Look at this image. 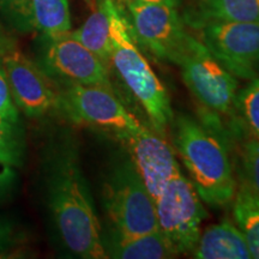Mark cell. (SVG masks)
<instances>
[{
	"instance_id": "1",
	"label": "cell",
	"mask_w": 259,
	"mask_h": 259,
	"mask_svg": "<svg viewBox=\"0 0 259 259\" xmlns=\"http://www.w3.org/2000/svg\"><path fill=\"white\" fill-rule=\"evenodd\" d=\"M45 197L58 239L70 255L105 259L102 227L80 166L78 149L70 138L48 149L44 163Z\"/></svg>"
},
{
	"instance_id": "2",
	"label": "cell",
	"mask_w": 259,
	"mask_h": 259,
	"mask_svg": "<svg viewBox=\"0 0 259 259\" xmlns=\"http://www.w3.org/2000/svg\"><path fill=\"white\" fill-rule=\"evenodd\" d=\"M205 119L198 121L189 115L173 118L174 148L200 198L209 205L223 208L234 198L238 180L227 131L216 116L205 115Z\"/></svg>"
},
{
	"instance_id": "3",
	"label": "cell",
	"mask_w": 259,
	"mask_h": 259,
	"mask_svg": "<svg viewBox=\"0 0 259 259\" xmlns=\"http://www.w3.org/2000/svg\"><path fill=\"white\" fill-rule=\"evenodd\" d=\"M111 40L109 64L144 109L155 131L164 136L174 118L169 95L147 58L136 46L131 25L115 2L111 11Z\"/></svg>"
},
{
	"instance_id": "4",
	"label": "cell",
	"mask_w": 259,
	"mask_h": 259,
	"mask_svg": "<svg viewBox=\"0 0 259 259\" xmlns=\"http://www.w3.org/2000/svg\"><path fill=\"white\" fill-rule=\"evenodd\" d=\"M102 202L111 227L119 232L139 235L158 231L153 197L128 156L107 176Z\"/></svg>"
},
{
	"instance_id": "5",
	"label": "cell",
	"mask_w": 259,
	"mask_h": 259,
	"mask_svg": "<svg viewBox=\"0 0 259 259\" xmlns=\"http://www.w3.org/2000/svg\"><path fill=\"white\" fill-rule=\"evenodd\" d=\"M157 225L179 254L191 253L206 218L203 199L189 178L178 171L154 199Z\"/></svg>"
},
{
	"instance_id": "6",
	"label": "cell",
	"mask_w": 259,
	"mask_h": 259,
	"mask_svg": "<svg viewBox=\"0 0 259 259\" xmlns=\"http://www.w3.org/2000/svg\"><path fill=\"white\" fill-rule=\"evenodd\" d=\"M178 66L187 89L206 114L219 119L234 114L238 79L209 53L202 42L192 37Z\"/></svg>"
},
{
	"instance_id": "7",
	"label": "cell",
	"mask_w": 259,
	"mask_h": 259,
	"mask_svg": "<svg viewBox=\"0 0 259 259\" xmlns=\"http://www.w3.org/2000/svg\"><path fill=\"white\" fill-rule=\"evenodd\" d=\"M131 19V29L139 44L158 60L178 65L192 35L185 29L177 8L125 0Z\"/></svg>"
},
{
	"instance_id": "8",
	"label": "cell",
	"mask_w": 259,
	"mask_h": 259,
	"mask_svg": "<svg viewBox=\"0 0 259 259\" xmlns=\"http://www.w3.org/2000/svg\"><path fill=\"white\" fill-rule=\"evenodd\" d=\"M59 107L71 119L114 136L138 131L143 124L116 97L113 89L97 85L63 83Z\"/></svg>"
},
{
	"instance_id": "9",
	"label": "cell",
	"mask_w": 259,
	"mask_h": 259,
	"mask_svg": "<svg viewBox=\"0 0 259 259\" xmlns=\"http://www.w3.org/2000/svg\"><path fill=\"white\" fill-rule=\"evenodd\" d=\"M0 65L12 99L30 118H40L59 107V94L37 63L29 59L11 38L0 35Z\"/></svg>"
},
{
	"instance_id": "10",
	"label": "cell",
	"mask_w": 259,
	"mask_h": 259,
	"mask_svg": "<svg viewBox=\"0 0 259 259\" xmlns=\"http://www.w3.org/2000/svg\"><path fill=\"white\" fill-rule=\"evenodd\" d=\"M37 65L50 79L112 89L107 64L70 34L45 36Z\"/></svg>"
},
{
	"instance_id": "11",
	"label": "cell",
	"mask_w": 259,
	"mask_h": 259,
	"mask_svg": "<svg viewBox=\"0 0 259 259\" xmlns=\"http://www.w3.org/2000/svg\"><path fill=\"white\" fill-rule=\"evenodd\" d=\"M199 41L236 78L259 72V22H222L199 29Z\"/></svg>"
},
{
	"instance_id": "12",
	"label": "cell",
	"mask_w": 259,
	"mask_h": 259,
	"mask_svg": "<svg viewBox=\"0 0 259 259\" xmlns=\"http://www.w3.org/2000/svg\"><path fill=\"white\" fill-rule=\"evenodd\" d=\"M144 185L153 199L160 194L168 181L180 171L176 151L162 135L143 126L138 131L119 135Z\"/></svg>"
},
{
	"instance_id": "13",
	"label": "cell",
	"mask_w": 259,
	"mask_h": 259,
	"mask_svg": "<svg viewBox=\"0 0 259 259\" xmlns=\"http://www.w3.org/2000/svg\"><path fill=\"white\" fill-rule=\"evenodd\" d=\"M102 245L107 258L114 259H168L178 253L158 231L147 234H125L109 227L102 231Z\"/></svg>"
},
{
	"instance_id": "14",
	"label": "cell",
	"mask_w": 259,
	"mask_h": 259,
	"mask_svg": "<svg viewBox=\"0 0 259 259\" xmlns=\"http://www.w3.org/2000/svg\"><path fill=\"white\" fill-rule=\"evenodd\" d=\"M181 17L197 30L222 22H259V0H191Z\"/></svg>"
},
{
	"instance_id": "15",
	"label": "cell",
	"mask_w": 259,
	"mask_h": 259,
	"mask_svg": "<svg viewBox=\"0 0 259 259\" xmlns=\"http://www.w3.org/2000/svg\"><path fill=\"white\" fill-rule=\"evenodd\" d=\"M191 254L198 259L252 258L240 229L228 219L202 231L198 242Z\"/></svg>"
},
{
	"instance_id": "16",
	"label": "cell",
	"mask_w": 259,
	"mask_h": 259,
	"mask_svg": "<svg viewBox=\"0 0 259 259\" xmlns=\"http://www.w3.org/2000/svg\"><path fill=\"white\" fill-rule=\"evenodd\" d=\"M114 0H97V8L80 28L70 35L106 64L112 53L111 11Z\"/></svg>"
},
{
	"instance_id": "17",
	"label": "cell",
	"mask_w": 259,
	"mask_h": 259,
	"mask_svg": "<svg viewBox=\"0 0 259 259\" xmlns=\"http://www.w3.org/2000/svg\"><path fill=\"white\" fill-rule=\"evenodd\" d=\"M228 138L234 139L240 168L239 176L259 200V136L246 127L240 119H235L227 128Z\"/></svg>"
},
{
	"instance_id": "18",
	"label": "cell",
	"mask_w": 259,
	"mask_h": 259,
	"mask_svg": "<svg viewBox=\"0 0 259 259\" xmlns=\"http://www.w3.org/2000/svg\"><path fill=\"white\" fill-rule=\"evenodd\" d=\"M232 200L235 225L247 242L252 258L259 259V200L239 178Z\"/></svg>"
},
{
	"instance_id": "19",
	"label": "cell",
	"mask_w": 259,
	"mask_h": 259,
	"mask_svg": "<svg viewBox=\"0 0 259 259\" xmlns=\"http://www.w3.org/2000/svg\"><path fill=\"white\" fill-rule=\"evenodd\" d=\"M31 23L47 37H58L71 32V17L67 0H30Z\"/></svg>"
},
{
	"instance_id": "20",
	"label": "cell",
	"mask_w": 259,
	"mask_h": 259,
	"mask_svg": "<svg viewBox=\"0 0 259 259\" xmlns=\"http://www.w3.org/2000/svg\"><path fill=\"white\" fill-rule=\"evenodd\" d=\"M25 141L18 121L0 118V158L14 167L23 163Z\"/></svg>"
},
{
	"instance_id": "21",
	"label": "cell",
	"mask_w": 259,
	"mask_h": 259,
	"mask_svg": "<svg viewBox=\"0 0 259 259\" xmlns=\"http://www.w3.org/2000/svg\"><path fill=\"white\" fill-rule=\"evenodd\" d=\"M235 113L246 127L259 136V72L236 94Z\"/></svg>"
},
{
	"instance_id": "22",
	"label": "cell",
	"mask_w": 259,
	"mask_h": 259,
	"mask_svg": "<svg viewBox=\"0 0 259 259\" xmlns=\"http://www.w3.org/2000/svg\"><path fill=\"white\" fill-rule=\"evenodd\" d=\"M0 118L18 121L17 106L12 99L5 72L0 65Z\"/></svg>"
},
{
	"instance_id": "23",
	"label": "cell",
	"mask_w": 259,
	"mask_h": 259,
	"mask_svg": "<svg viewBox=\"0 0 259 259\" xmlns=\"http://www.w3.org/2000/svg\"><path fill=\"white\" fill-rule=\"evenodd\" d=\"M16 181L14 166L0 158V199L5 198L12 190Z\"/></svg>"
},
{
	"instance_id": "24",
	"label": "cell",
	"mask_w": 259,
	"mask_h": 259,
	"mask_svg": "<svg viewBox=\"0 0 259 259\" xmlns=\"http://www.w3.org/2000/svg\"><path fill=\"white\" fill-rule=\"evenodd\" d=\"M15 233L12 227L0 220V258L9 257V250L14 246Z\"/></svg>"
},
{
	"instance_id": "25",
	"label": "cell",
	"mask_w": 259,
	"mask_h": 259,
	"mask_svg": "<svg viewBox=\"0 0 259 259\" xmlns=\"http://www.w3.org/2000/svg\"><path fill=\"white\" fill-rule=\"evenodd\" d=\"M137 2L149 3V4L168 5V6H173V8H178V6L180 5L181 0H137Z\"/></svg>"
}]
</instances>
